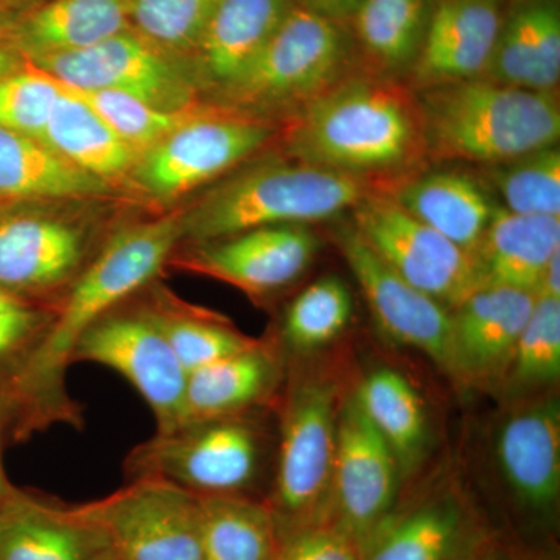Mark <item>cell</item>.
Returning a JSON list of instances; mask_svg holds the SVG:
<instances>
[{
	"label": "cell",
	"mask_w": 560,
	"mask_h": 560,
	"mask_svg": "<svg viewBox=\"0 0 560 560\" xmlns=\"http://www.w3.org/2000/svg\"><path fill=\"white\" fill-rule=\"evenodd\" d=\"M302 2L330 20L348 24L363 0H302Z\"/></svg>",
	"instance_id": "obj_43"
},
{
	"label": "cell",
	"mask_w": 560,
	"mask_h": 560,
	"mask_svg": "<svg viewBox=\"0 0 560 560\" xmlns=\"http://www.w3.org/2000/svg\"><path fill=\"white\" fill-rule=\"evenodd\" d=\"M353 315V300L348 283L337 276H324L301 291L287 305L279 337L271 338L287 355L305 357L348 329Z\"/></svg>",
	"instance_id": "obj_34"
},
{
	"label": "cell",
	"mask_w": 560,
	"mask_h": 560,
	"mask_svg": "<svg viewBox=\"0 0 560 560\" xmlns=\"http://www.w3.org/2000/svg\"><path fill=\"white\" fill-rule=\"evenodd\" d=\"M360 547L348 530L323 522L290 536L279 560H360Z\"/></svg>",
	"instance_id": "obj_41"
},
{
	"label": "cell",
	"mask_w": 560,
	"mask_h": 560,
	"mask_svg": "<svg viewBox=\"0 0 560 560\" xmlns=\"http://www.w3.org/2000/svg\"><path fill=\"white\" fill-rule=\"evenodd\" d=\"M353 396L389 445L400 474H411L429 441L425 408L411 383L400 372L382 368L371 372L353 390Z\"/></svg>",
	"instance_id": "obj_32"
},
{
	"label": "cell",
	"mask_w": 560,
	"mask_h": 560,
	"mask_svg": "<svg viewBox=\"0 0 560 560\" xmlns=\"http://www.w3.org/2000/svg\"><path fill=\"white\" fill-rule=\"evenodd\" d=\"M110 552L79 506L18 488L0 506V560H105Z\"/></svg>",
	"instance_id": "obj_21"
},
{
	"label": "cell",
	"mask_w": 560,
	"mask_h": 560,
	"mask_svg": "<svg viewBox=\"0 0 560 560\" xmlns=\"http://www.w3.org/2000/svg\"><path fill=\"white\" fill-rule=\"evenodd\" d=\"M436 0H363L348 27L361 70L407 83Z\"/></svg>",
	"instance_id": "obj_27"
},
{
	"label": "cell",
	"mask_w": 560,
	"mask_h": 560,
	"mask_svg": "<svg viewBox=\"0 0 560 560\" xmlns=\"http://www.w3.org/2000/svg\"><path fill=\"white\" fill-rule=\"evenodd\" d=\"M536 294L482 285L452 311L447 374L469 386L503 385Z\"/></svg>",
	"instance_id": "obj_17"
},
{
	"label": "cell",
	"mask_w": 560,
	"mask_h": 560,
	"mask_svg": "<svg viewBox=\"0 0 560 560\" xmlns=\"http://www.w3.org/2000/svg\"><path fill=\"white\" fill-rule=\"evenodd\" d=\"M416 94L430 165L466 162L490 167L559 145V92L475 79Z\"/></svg>",
	"instance_id": "obj_4"
},
{
	"label": "cell",
	"mask_w": 560,
	"mask_h": 560,
	"mask_svg": "<svg viewBox=\"0 0 560 560\" xmlns=\"http://www.w3.org/2000/svg\"><path fill=\"white\" fill-rule=\"evenodd\" d=\"M394 200L460 248L474 253L500 202L480 176L423 168L389 190Z\"/></svg>",
	"instance_id": "obj_25"
},
{
	"label": "cell",
	"mask_w": 560,
	"mask_h": 560,
	"mask_svg": "<svg viewBox=\"0 0 560 560\" xmlns=\"http://www.w3.org/2000/svg\"><path fill=\"white\" fill-rule=\"evenodd\" d=\"M180 243V212L121 228L55 302L39 340L0 377L14 429L35 436L55 425L83 427V410L68 389L81 335L110 308L156 280Z\"/></svg>",
	"instance_id": "obj_1"
},
{
	"label": "cell",
	"mask_w": 560,
	"mask_h": 560,
	"mask_svg": "<svg viewBox=\"0 0 560 560\" xmlns=\"http://www.w3.org/2000/svg\"><path fill=\"white\" fill-rule=\"evenodd\" d=\"M474 253L485 285L536 294L548 264L560 253V217L522 215L500 206Z\"/></svg>",
	"instance_id": "obj_28"
},
{
	"label": "cell",
	"mask_w": 560,
	"mask_h": 560,
	"mask_svg": "<svg viewBox=\"0 0 560 560\" xmlns=\"http://www.w3.org/2000/svg\"><path fill=\"white\" fill-rule=\"evenodd\" d=\"M350 213L355 230L388 267L451 311L485 285L475 253L415 219L389 190L372 191Z\"/></svg>",
	"instance_id": "obj_10"
},
{
	"label": "cell",
	"mask_w": 560,
	"mask_h": 560,
	"mask_svg": "<svg viewBox=\"0 0 560 560\" xmlns=\"http://www.w3.org/2000/svg\"><path fill=\"white\" fill-rule=\"evenodd\" d=\"M361 294L383 334L407 346L448 371L452 340V311L400 278L372 250L350 223L334 232Z\"/></svg>",
	"instance_id": "obj_14"
},
{
	"label": "cell",
	"mask_w": 560,
	"mask_h": 560,
	"mask_svg": "<svg viewBox=\"0 0 560 560\" xmlns=\"http://www.w3.org/2000/svg\"><path fill=\"white\" fill-rule=\"evenodd\" d=\"M488 529L455 492L397 503L361 541L360 560H452Z\"/></svg>",
	"instance_id": "obj_20"
},
{
	"label": "cell",
	"mask_w": 560,
	"mask_h": 560,
	"mask_svg": "<svg viewBox=\"0 0 560 560\" xmlns=\"http://www.w3.org/2000/svg\"><path fill=\"white\" fill-rule=\"evenodd\" d=\"M61 94V84L33 68L0 75V127L40 140Z\"/></svg>",
	"instance_id": "obj_39"
},
{
	"label": "cell",
	"mask_w": 560,
	"mask_h": 560,
	"mask_svg": "<svg viewBox=\"0 0 560 560\" xmlns=\"http://www.w3.org/2000/svg\"><path fill=\"white\" fill-rule=\"evenodd\" d=\"M360 69L348 24L301 2L212 105L279 125Z\"/></svg>",
	"instance_id": "obj_5"
},
{
	"label": "cell",
	"mask_w": 560,
	"mask_h": 560,
	"mask_svg": "<svg viewBox=\"0 0 560 560\" xmlns=\"http://www.w3.org/2000/svg\"><path fill=\"white\" fill-rule=\"evenodd\" d=\"M75 363L101 364L130 382L153 412L156 433L179 425L187 371L143 302L124 301L91 324L73 350Z\"/></svg>",
	"instance_id": "obj_12"
},
{
	"label": "cell",
	"mask_w": 560,
	"mask_h": 560,
	"mask_svg": "<svg viewBox=\"0 0 560 560\" xmlns=\"http://www.w3.org/2000/svg\"><path fill=\"white\" fill-rule=\"evenodd\" d=\"M278 132V125L209 103L140 153L128 176L153 200H175L242 167L243 162L276 143Z\"/></svg>",
	"instance_id": "obj_8"
},
{
	"label": "cell",
	"mask_w": 560,
	"mask_h": 560,
	"mask_svg": "<svg viewBox=\"0 0 560 560\" xmlns=\"http://www.w3.org/2000/svg\"><path fill=\"white\" fill-rule=\"evenodd\" d=\"M497 463L518 510L555 522L560 500V408L556 397L511 412L500 425Z\"/></svg>",
	"instance_id": "obj_18"
},
{
	"label": "cell",
	"mask_w": 560,
	"mask_h": 560,
	"mask_svg": "<svg viewBox=\"0 0 560 560\" xmlns=\"http://www.w3.org/2000/svg\"><path fill=\"white\" fill-rule=\"evenodd\" d=\"M143 304L187 375L213 361L253 348L260 341L242 334L217 313L184 304L162 289L151 291L150 300Z\"/></svg>",
	"instance_id": "obj_33"
},
{
	"label": "cell",
	"mask_w": 560,
	"mask_h": 560,
	"mask_svg": "<svg viewBox=\"0 0 560 560\" xmlns=\"http://www.w3.org/2000/svg\"><path fill=\"white\" fill-rule=\"evenodd\" d=\"M482 79L522 90L559 92L560 0H506Z\"/></svg>",
	"instance_id": "obj_24"
},
{
	"label": "cell",
	"mask_w": 560,
	"mask_h": 560,
	"mask_svg": "<svg viewBox=\"0 0 560 560\" xmlns=\"http://www.w3.org/2000/svg\"><path fill=\"white\" fill-rule=\"evenodd\" d=\"M120 560H202L200 499L160 478H132L79 504Z\"/></svg>",
	"instance_id": "obj_11"
},
{
	"label": "cell",
	"mask_w": 560,
	"mask_h": 560,
	"mask_svg": "<svg viewBox=\"0 0 560 560\" xmlns=\"http://www.w3.org/2000/svg\"><path fill=\"white\" fill-rule=\"evenodd\" d=\"M40 142L80 171L110 184L130 175L140 156L88 103L65 86Z\"/></svg>",
	"instance_id": "obj_30"
},
{
	"label": "cell",
	"mask_w": 560,
	"mask_h": 560,
	"mask_svg": "<svg viewBox=\"0 0 560 560\" xmlns=\"http://www.w3.org/2000/svg\"><path fill=\"white\" fill-rule=\"evenodd\" d=\"M97 253L73 221L18 210L0 220V285L25 300L54 308Z\"/></svg>",
	"instance_id": "obj_16"
},
{
	"label": "cell",
	"mask_w": 560,
	"mask_h": 560,
	"mask_svg": "<svg viewBox=\"0 0 560 560\" xmlns=\"http://www.w3.org/2000/svg\"><path fill=\"white\" fill-rule=\"evenodd\" d=\"M105 560H120L119 558H117L116 555H114V552H110V555L108 556V558H106Z\"/></svg>",
	"instance_id": "obj_48"
},
{
	"label": "cell",
	"mask_w": 560,
	"mask_h": 560,
	"mask_svg": "<svg viewBox=\"0 0 560 560\" xmlns=\"http://www.w3.org/2000/svg\"><path fill=\"white\" fill-rule=\"evenodd\" d=\"M7 440L5 433V419H3L2 407H0V506L5 503L11 493L14 492L16 486L11 485L9 477H7L5 467L2 460V442Z\"/></svg>",
	"instance_id": "obj_45"
},
{
	"label": "cell",
	"mask_w": 560,
	"mask_h": 560,
	"mask_svg": "<svg viewBox=\"0 0 560 560\" xmlns=\"http://www.w3.org/2000/svg\"><path fill=\"white\" fill-rule=\"evenodd\" d=\"M130 28L128 0H40L9 25V38L28 61L88 49Z\"/></svg>",
	"instance_id": "obj_26"
},
{
	"label": "cell",
	"mask_w": 560,
	"mask_h": 560,
	"mask_svg": "<svg viewBox=\"0 0 560 560\" xmlns=\"http://www.w3.org/2000/svg\"><path fill=\"white\" fill-rule=\"evenodd\" d=\"M401 480L399 463L349 394L338 420L337 455L326 522L363 541L394 510Z\"/></svg>",
	"instance_id": "obj_15"
},
{
	"label": "cell",
	"mask_w": 560,
	"mask_h": 560,
	"mask_svg": "<svg viewBox=\"0 0 560 560\" xmlns=\"http://www.w3.org/2000/svg\"><path fill=\"white\" fill-rule=\"evenodd\" d=\"M31 65L70 90L120 92L171 113L206 105L190 58L158 46L131 27L88 49Z\"/></svg>",
	"instance_id": "obj_9"
},
{
	"label": "cell",
	"mask_w": 560,
	"mask_h": 560,
	"mask_svg": "<svg viewBox=\"0 0 560 560\" xmlns=\"http://www.w3.org/2000/svg\"><path fill=\"white\" fill-rule=\"evenodd\" d=\"M40 0H0V10H25Z\"/></svg>",
	"instance_id": "obj_46"
},
{
	"label": "cell",
	"mask_w": 560,
	"mask_h": 560,
	"mask_svg": "<svg viewBox=\"0 0 560 560\" xmlns=\"http://www.w3.org/2000/svg\"><path fill=\"white\" fill-rule=\"evenodd\" d=\"M200 499V497H198ZM202 560H279L282 536L265 499H200Z\"/></svg>",
	"instance_id": "obj_31"
},
{
	"label": "cell",
	"mask_w": 560,
	"mask_h": 560,
	"mask_svg": "<svg viewBox=\"0 0 560 560\" xmlns=\"http://www.w3.org/2000/svg\"><path fill=\"white\" fill-rule=\"evenodd\" d=\"M559 377L560 300L536 296L503 385L511 390H530L552 385Z\"/></svg>",
	"instance_id": "obj_36"
},
{
	"label": "cell",
	"mask_w": 560,
	"mask_h": 560,
	"mask_svg": "<svg viewBox=\"0 0 560 560\" xmlns=\"http://www.w3.org/2000/svg\"><path fill=\"white\" fill-rule=\"evenodd\" d=\"M302 0H221L190 57L202 98L212 102L259 57Z\"/></svg>",
	"instance_id": "obj_23"
},
{
	"label": "cell",
	"mask_w": 560,
	"mask_h": 560,
	"mask_svg": "<svg viewBox=\"0 0 560 560\" xmlns=\"http://www.w3.org/2000/svg\"><path fill=\"white\" fill-rule=\"evenodd\" d=\"M66 88V86H65ZM70 90V88H68ZM77 95L91 106L110 130L139 153L151 149L171 135L184 121L197 116L209 103L197 109L171 113L154 108L149 103L114 91H79Z\"/></svg>",
	"instance_id": "obj_38"
},
{
	"label": "cell",
	"mask_w": 560,
	"mask_h": 560,
	"mask_svg": "<svg viewBox=\"0 0 560 560\" xmlns=\"http://www.w3.org/2000/svg\"><path fill=\"white\" fill-rule=\"evenodd\" d=\"M264 411L186 422L154 433L128 453V480L160 478L200 499H257L271 448H276Z\"/></svg>",
	"instance_id": "obj_7"
},
{
	"label": "cell",
	"mask_w": 560,
	"mask_h": 560,
	"mask_svg": "<svg viewBox=\"0 0 560 560\" xmlns=\"http://www.w3.org/2000/svg\"><path fill=\"white\" fill-rule=\"evenodd\" d=\"M377 184L313 167L279 151L235 168L180 212V243H201L268 226L338 219Z\"/></svg>",
	"instance_id": "obj_3"
},
{
	"label": "cell",
	"mask_w": 560,
	"mask_h": 560,
	"mask_svg": "<svg viewBox=\"0 0 560 560\" xmlns=\"http://www.w3.org/2000/svg\"><path fill=\"white\" fill-rule=\"evenodd\" d=\"M167 265L230 283L253 300H267L308 270L319 250L311 226L259 228L201 243H179Z\"/></svg>",
	"instance_id": "obj_13"
},
{
	"label": "cell",
	"mask_w": 560,
	"mask_h": 560,
	"mask_svg": "<svg viewBox=\"0 0 560 560\" xmlns=\"http://www.w3.org/2000/svg\"><path fill=\"white\" fill-rule=\"evenodd\" d=\"M346 397L330 375L287 366L279 397L275 471L265 499L283 541L327 521L338 420Z\"/></svg>",
	"instance_id": "obj_6"
},
{
	"label": "cell",
	"mask_w": 560,
	"mask_h": 560,
	"mask_svg": "<svg viewBox=\"0 0 560 560\" xmlns=\"http://www.w3.org/2000/svg\"><path fill=\"white\" fill-rule=\"evenodd\" d=\"M452 560H541V558H530L528 552L522 551L517 545L486 529Z\"/></svg>",
	"instance_id": "obj_42"
},
{
	"label": "cell",
	"mask_w": 560,
	"mask_h": 560,
	"mask_svg": "<svg viewBox=\"0 0 560 560\" xmlns=\"http://www.w3.org/2000/svg\"><path fill=\"white\" fill-rule=\"evenodd\" d=\"M221 0H128L132 31L173 54L191 57Z\"/></svg>",
	"instance_id": "obj_37"
},
{
	"label": "cell",
	"mask_w": 560,
	"mask_h": 560,
	"mask_svg": "<svg viewBox=\"0 0 560 560\" xmlns=\"http://www.w3.org/2000/svg\"><path fill=\"white\" fill-rule=\"evenodd\" d=\"M276 142L283 156L386 190L431 167L418 94L361 69L280 124Z\"/></svg>",
	"instance_id": "obj_2"
},
{
	"label": "cell",
	"mask_w": 560,
	"mask_h": 560,
	"mask_svg": "<svg viewBox=\"0 0 560 560\" xmlns=\"http://www.w3.org/2000/svg\"><path fill=\"white\" fill-rule=\"evenodd\" d=\"M541 560H558V559H555V556H550V558H545V559H541Z\"/></svg>",
	"instance_id": "obj_49"
},
{
	"label": "cell",
	"mask_w": 560,
	"mask_h": 560,
	"mask_svg": "<svg viewBox=\"0 0 560 560\" xmlns=\"http://www.w3.org/2000/svg\"><path fill=\"white\" fill-rule=\"evenodd\" d=\"M113 186L80 171L40 140L0 127V198L20 202L101 198Z\"/></svg>",
	"instance_id": "obj_29"
},
{
	"label": "cell",
	"mask_w": 560,
	"mask_h": 560,
	"mask_svg": "<svg viewBox=\"0 0 560 560\" xmlns=\"http://www.w3.org/2000/svg\"><path fill=\"white\" fill-rule=\"evenodd\" d=\"M285 375V357L271 338L198 368L187 375L179 425L265 410L279 401Z\"/></svg>",
	"instance_id": "obj_22"
},
{
	"label": "cell",
	"mask_w": 560,
	"mask_h": 560,
	"mask_svg": "<svg viewBox=\"0 0 560 560\" xmlns=\"http://www.w3.org/2000/svg\"><path fill=\"white\" fill-rule=\"evenodd\" d=\"M501 208L522 215L560 217V149L548 147L481 168Z\"/></svg>",
	"instance_id": "obj_35"
},
{
	"label": "cell",
	"mask_w": 560,
	"mask_h": 560,
	"mask_svg": "<svg viewBox=\"0 0 560 560\" xmlns=\"http://www.w3.org/2000/svg\"><path fill=\"white\" fill-rule=\"evenodd\" d=\"M536 296L560 300V253L552 257L539 283Z\"/></svg>",
	"instance_id": "obj_44"
},
{
	"label": "cell",
	"mask_w": 560,
	"mask_h": 560,
	"mask_svg": "<svg viewBox=\"0 0 560 560\" xmlns=\"http://www.w3.org/2000/svg\"><path fill=\"white\" fill-rule=\"evenodd\" d=\"M20 205V201H11L5 200V198H0V220H2L3 217L9 215V213L14 212V210H18Z\"/></svg>",
	"instance_id": "obj_47"
},
{
	"label": "cell",
	"mask_w": 560,
	"mask_h": 560,
	"mask_svg": "<svg viewBox=\"0 0 560 560\" xmlns=\"http://www.w3.org/2000/svg\"><path fill=\"white\" fill-rule=\"evenodd\" d=\"M506 0H436L408 86L419 92L482 79L499 38Z\"/></svg>",
	"instance_id": "obj_19"
},
{
	"label": "cell",
	"mask_w": 560,
	"mask_h": 560,
	"mask_svg": "<svg viewBox=\"0 0 560 560\" xmlns=\"http://www.w3.org/2000/svg\"><path fill=\"white\" fill-rule=\"evenodd\" d=\"M54 308L0 285V372L9 370L39 340Z\"/></svg>",
	"instance_id": "obj_40"
}]
</instances>
